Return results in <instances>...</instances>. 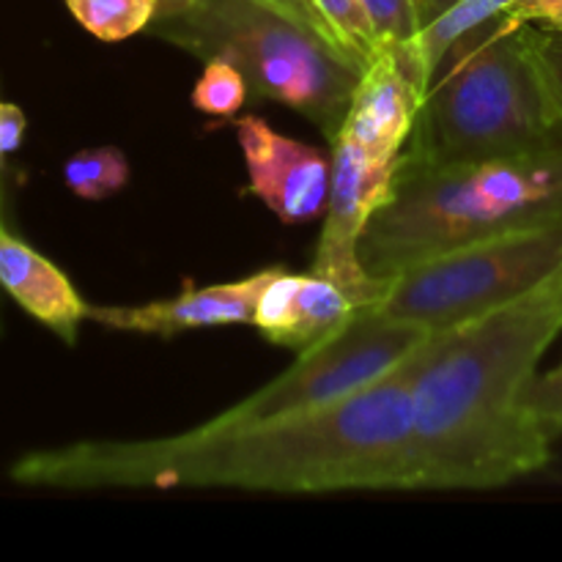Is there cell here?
Returning <instances> with one entry per match:
<instances>
[{"instance_id":"4fadbf2b","label":"cell","mask_w":562,"mask_h":562,"mask_svg":"<svg viewBox=\"0 0 562 562\" xmlns=\"http://www.w3.org/2000/svg\"><path fill=\"white\" fill-rule=\"evenodd\" d=\"M0 289L66 346L77 344L88 302L47 256L11 234L0 214Z\"/></svg>"},{"instance_id":"cb8c5ba5","label":"cell","mask_w":562,"mask_h":562,"mask_svg":"<svg viewBox=\"0 0 562 562\" xmlns=\"http://www.w3.org/2000/svg\"><path fill=\"white\" fill-rule=\"evenodd\" d=\"M187 0H159V14H165V11H176L179 5H184Z\"/></svg>"},{"instance_id":"9a60e30c","label":"cell","mask_w":562,"mask_h":562,"mask_svg":"<svg viewBox=\"0 0 562 562\" xmlns=\"http://www.w3.org/2000/svg\"><path fill=\"white\" fill-rule=\"evenodd\" d=\"M130 181V159L115 146L80 148L64 162V184L82 201L119 195Z\"/></svg>"},{"instance_id":"7c38bea8","label":"cell","mask_w":562,"mask_h":562,"mask_svg":"<svg viewBox=\"0 0 562 562\" xmlns=\"http://www.w3.org/2000/svg\"><path fill=\"white\" fill-rule=\"evenodd\" d=\"M417 97L393 53H376L351 93L338 137L357 143L379 159H398L412 135Z\"/></svg>"},{"instance_id":"9c48e42d","label":"cell","mask_w":562,"mask_h":562,"mask_svg":"<svg viewBox=\"0 0 562 562\" xmlns=\"http://www.w3.org/2000/svg\"><path fill=\"white\" fill-rule=\"evenodd\" d=\"M236 137L245 154L250 192L289 225L311 223L327 209L333 157L280 135L258 115L236 119Z\"/></svg>"},{"instance_id":"44dd1931","label":"cell","mask_w":562,"mask_h":562,"mask_svg":"<svg viewBox=\"0 0 562 562\" xmlns=\"http://www.w3.org/2000/svg\"><path fill=\"white\" fill-rule=\"evenodd\" d=\"M508 16L549 31H562V0H516Z\"/></svg>"},{"instance_id":"6da1fadb","label":"cell","mask_w":562,"mask_h":562,"mask_svg":"<svg viewBox=\"0 0 562 562\" xmlns=\"http://www.w3.org/2000/svg\"><path fill=\"white\" fill-rule=\"evenodd\" d=\"M420 349L382 382L307 415L236 428L201 423L170 437L86 439L33 450L11 464L9 477L20 486L58 492H415L412 390Z\"/></svg>"},{"instance_id":"8fae6325","label":"cell","mask_w":562,"mask_h":562,"mask_svg":"<svg viewBox=\"0 0 562 562\" xmlns=\"http://www.w3.org/2000/svg\"><path fill=\"white\" fill-rule=\"evenodd\" d=\"M357 305L338 283L316 272L294 274L274 267L252 313V327L274 346L307 351L333 338L355 316Z\"/></svg>"},{"instance_id":"e0dca14e","label":"cell","mask_w":562,"mask_h":562,"mask_svg":"<svg viewBox=\"0 0 562 562\" xmlns=\"http://www.w3.org/2000/svg\"><path fill=\"white\" fill-rule=\"evenodd\" d=\"M311 3L327 25L335 47L362 75L366 66L376 58L379 44L360 0H311Z\"/></svg>"},{"instance_id":"5b68a950","label":"cell","mask_w":562,"mask_h":562,"mask_svg":"<svg viewBox=\"0 0 562 562\" xmlns=\"http://www.w3.org/2000/svg\"><path fill=\"white\" fill-rule=\"evenodd\" d=\"M148 33L203 64H234L252 97L305 115L329 143L344 126L360 80L335 44L263 0H187L154 16Z\"/></svg>"},{"instance_id":"d6986e66","label":"cell","mask_w":562,"mask_h":562,"mask_svg":"<svg viewBox=\"0 0 562 562\" xmlns=\"http://www.w3.org/2000/svg\"><path fill=\"white\" fill-rule=\"evenodd\" d=\"M527 409L538 420L549 439H558L562 434V362L554 371L538 373L525 395Z\"/></svg>"},{"instance_id":"277c9868","label":"cell","mask_w":562,"mask_h":562,"mask_svg":"<svg viewBox=\"0 0 562 562\" xmlns=\"http://www.w3.org/2000/svg\"><path fill=\"white\" fill-rule=\"evenodd\" d=\"M560 132L530 47V22L503 14L445 58L401 157L426 165L481 162L536 148Z\"/></svg>"},{"instance_id":"7402d4cb","label":"cell","mask_w":562,"mask_h":562,"mask_svg":"<svg viewBox=\"0 0 562 562\" xmlns=\"http://www.w3.org/2000/svg\"><path fill=\"white\" fill-rule=\"evenodd\" d=\"M27 119L14 102H5L0 99V170H3V162L22 146V137H25ZM3 209V203H0Z\"/></svg>"},{"instance_id":"ba28073f","label":"cell","mask_w":562,"mask_h":562,"mask_svg":"<svg viewBox=\"0 0 562 562\" xmlns=\"http://www.w3.org/2000/svg\"><path fill=\"white\" fill-rule=\"evenodd\" d=\"M398 159H379L346 137L333 140V187L311 272L338 283L357 305H376L384 283L362 267L360 245L376 209L387 201Z\"/></svg>"},{"instance_id":"52a82bcc","label":"cell","mask_w":562,"mask_h":562,"mask_svg":"<svg viewBox=\"0 0 562 562\" xmlns=\"http://www.w3.org/2000/svg\"><path fill=\"white\" fill-rule=\"evenodd\" d=\"M428 335L431 329L387 316L376 305L357 307L333 338L300 351L294 366L231 409L209 417L206 426H250L338 404L398 371L426 344Z\"/></svg>"},{"instance_id":"30bf717a","label":"cell","mask_w":562,"mask_h":562,"mask_svg":"<svg viewBox=\"0 0 562 562\" xmlns=\"http://www.w3.org/2000/svg\"><path fill=\"white\" fill-rule=\"evenodd\" d=\"M272 272L274 267H269L247 278L201 285V289L187 283L181 294L146 305H88V322L119 333L159 335V338H173L190 329L252 324L258 294Z\"/></svg>"},{"instance_id":"2e32d148","label":"cell","mask_w":562,"mask_h":562,"mask_svg":"<svg viewBox=\"0 0 562 562\" xmlns=\"http://www.w3.org/2000/svg\"><path fill=\"white\" fill-rule=\"evenodd\" d=\"M66 9L99 42H124L148 31L159 0H66Z\"/></svg>"},{"instance_id":"7a4b0ae2","label":"cell","mask_w":562,"mask_h":562,"mask_svg":"<svg viewBox=\"0 0 562 562\" xmlns=\"http://www.w3.org/2000/svg\"><path fill=\"white\" fill-rule=\"evenodd\" d=\"M562 333V269L527 294L423 344L412 390L415 492H486L552 459L527 409L538 362Z\"/></svg>"},{"instance_id":"603a6c76","label":"cell","mask_w":562,"mask_h":562,"mask_svg":"<svg viewBox=\"0 0 562 562\" xmlns=\"http://www.w3.org/2000/svg\"><path fill=\"white\" fill-rule=\"evenodd\" d=\"M263 3H269V5H272V9H278V11H283L285 16H291V20L302 22V25H307V27H311V31H316L318 36L327 38L329 44H335L333 36H329L327 25H324L322 16H318L316 9H313L311 0H263Z\"/></svg>"},{"instance_id":"8992f818","label":"cell","mask_w":562,"mask_h":562,"mask_svg":"<svg viewBox=\"0 0 562 562\" xmlns=\"http://www.w3.org/2000/svg\"><path fill=\"white\" fill-rule=\"evenodd\" d=\"M558 269L562 220L467 241L409 263L384 280L376 307L439 333L527 294Z\"/></svg>"},{"instance_id":"3957f363","label":"cell","mask_w":562,"mask_h":562,"mask_svg":"<svg viewBox=\"0 0 562 562\" xmlns=\"http://www.w3.org/2000/svg\"><path fill=\"white\" fill-rule=\"evenodd\" d=\"M562 220V132L508 157L426 165L398 157L390 195L368 223L362 267L387 280L398 269L467 241Z\"/></svg>"},{"instance_id":"ffe728a7","label":"cell","mask_w":562,"mask_h":562,"mask_svg":"<svg viewBox=\"0 0 562 562\" xmlns=\"http://www.w3.org/2000/svg\"><path fill=\"white\" fill-rule=\"evenodd\" d=\"M530 47L536 55V64L547 82L549 99L554 104V113L562 121V31L530 25Z\"/></svg>"},{"instance_id":"d4e9b609","label":"cell","mask_w":562,"mask_h":562,"mask_svg":"<svg viewBox=\"0 0 562 562\" xmlns=\"http://www.w3.org/2000/svg\"><path fill=\"white\" fill-rule=\"evenodd\" d=\"M0 338H3V318H0Z\"/></svg>"},{"instance_id":"5bb4252c","label":"cell","mask_w":562,"mask_h":562,"mask_svg":"<svg viewBox=\"0 0 562 562\" xmlns=\"http://www.w3.org/2000/svg\"><path fill=\"white\" fill-rule=\"evenodd\" d=\"M516 0H450L445 9H439L426 25L417 33L415 44H412L409 55L398 60L404 69L406 80H409L412 91L417 97V108H420L423 97H426L428 86L442 69L445 58L464 42L467 36L477 33L481 27L492 25Z\"/></svg>"},{"instance_id":"ac0fdd59","label":"cell","mask_w":562,"mask_h":562,"mask_svg":"<svg viewBox=\"0 0 562 562\" xmlns=\"http://www.w3.org/2000/svg\"><path fill=\"white\" fill-rule=\"evenodd\" d=\"M247 93H250V86H247L245 75L228 60L214 58L203 64L201 80L192 88V104L201 113L231 119L247 102Z\"/></svg>"}]
</instances>
